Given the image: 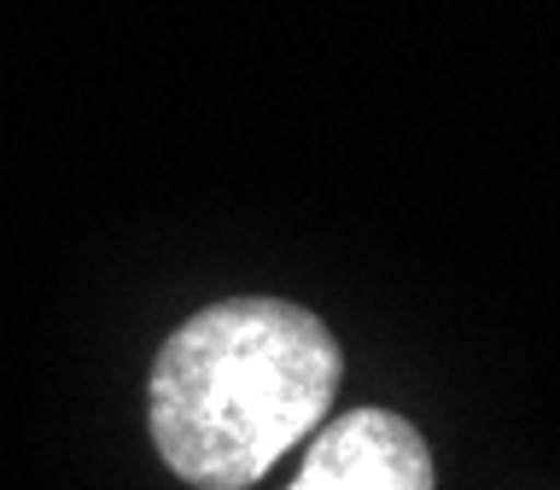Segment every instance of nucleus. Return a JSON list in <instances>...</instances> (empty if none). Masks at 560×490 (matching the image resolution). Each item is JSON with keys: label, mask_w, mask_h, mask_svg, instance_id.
I'll use <instances>...</instances> for the list:
<instances>
[{"label": "nucleus", "mask_w": 560, "mask_h": 490, "mask_svg": "<svg viewBox=\"0 0 560 490\" xmlns=\"http://www.w3.org/2000/svg\"><path fill=\"white\" fill-rule=\"evenodd\" d=\"M345 357L287 298H228L182 322L152 368V444L199 490H245L327 420Z\"/></svg>", "instance_id": "1"}, {"label": "nucleus", "mask_w": 560, "mask_h": 490, "mask_svg": "<svg viewBox=\"0 0 560 490\" xmlns=\"http://www.w3.org/2000/svg\"><path fill=\"white\" fill-rule=\"evenodd\" d=\"M287 490H432V455L402 415L350 409L322 427Z\"/></svg>", "instance_id": "2"}]
</instances>
